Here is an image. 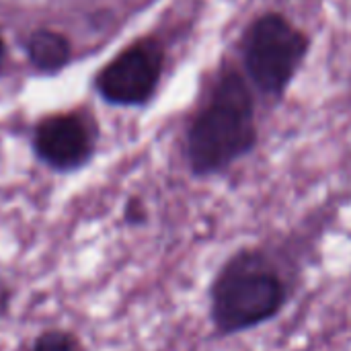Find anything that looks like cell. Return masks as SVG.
Returning <instances> with one entry per match:
<instances>
[{"label":"cell","instance_id":"1","mask_svg":"<svg viewBox=\"0 0 351 351\" xmlns=\"http://www.w3.org/2000/svg\"><path fill=\"white\" fill-rule=\"evenodd\" d=\"M288 276L263 249H243L218 269L210 286V319L230 337L274 321L290 298Z\"/></svg>","mask_w":351,"mask_h":351},{"label":"cell","instance_id":"2","mask_svg":"<svg viewBox=\"0 0 351 351\" xmlns=\"http://www.w3.org/2000/svg\"><path fill=\"white\" fill-rule=\"evenodd\" d=\"M257 144L255 105L243 76L228 72L214 88L210 103L191 123L187 160L195 175L226 171Z\"/></svg>","mask_w":351,"mask_h":351},{"label":"cell","instance_id":"3","mask_svg":"<svg viewBox=\"0 0 351 351\" xmlns=\"http://www.w3.org/2000/svg\"><path fill=\"white\" fill-rule=\"evenodd\" d=\"M308 37L282 14L259 16L245 33L243 60L253 84L267 95H282L308 53Z\"/></svg>","mask_w":351,"mask_h":351},{"label":"cell","instance_id":"4","mask_svg":"<svg viewBox=\"0 0 351 351\" xmlns=\"http://www.w3.org/2000/svg\"><path fill=\"white\" fill-rule=\"evenodd\" d=\"M162 72V49L156 41H140L119 53L101 74V95L119 105L144 103L156 88Z\"/></svg>","mask_w":351,"mask_h":351},{"label":"cell","instance_id":"5","mask_svg":"<svg viewBox=\"0 0 351 351\" xmlns=\"http://www.w3.org/2000/svg\"><path fill=\"white\" fill-rule=\"evenodd\" d=\"M35 148L43 160L58 169H72L84 162L90 152V138L76 117H51L35 134Z\"/></svg>","mask_w":351,"mask_h":351},{"label":"cell","instance_id":"6","mask_svg":"<svg viewBox=\"0 0 351 351\" xmlns=\"http://www.w3.org/2000/svg\"><path fill=\"white\" fill-rule=\"evenodd\" d=\"M29 56L35 66L43 70H56L68 62V41L53 31H37L29 41Z\"/></svg>","mask_w":351,"mask_h":351},{"label":"cell","instance_id":"7","mask_svg":"<svg viewBox=\"0 0 351 351\" xmlns=\"http://www.w3.org/2000/svg\"><path fill=\"white\" fill-rule=\"evenodd\" d=\"M33 351H80V348L72 335L62 333V331H51L37 339Z\"/></svg>","mask_w":351,"mask_h":351},{"label":"cell","instance_id":"8","mask_svg":"<svg viewBox=\"0 0 351 351\" xmlns=\"http://www.w3.org/2000/svg\"><path fill=\"white\" fill-rule=\"evenodd\" d=\"M8 296H10L8 288L0 284V313H2L4 308H6V304H8Z\"/></svg>","mask_w":351,"mask_h":351},{"label":"cell","instance_id":"9","mask_svg":"<svg viewBox=\"0 0 351 351\" xmlns=\"http://www.w3.org/2000/svg\"><path fill=\"white\" fill-rule=\"evenodd\" d=\"M2 60H4V45H2V39H0V66H2Z\"/></svg>","mask_w":351,"mask_h":351}]
</instances>
